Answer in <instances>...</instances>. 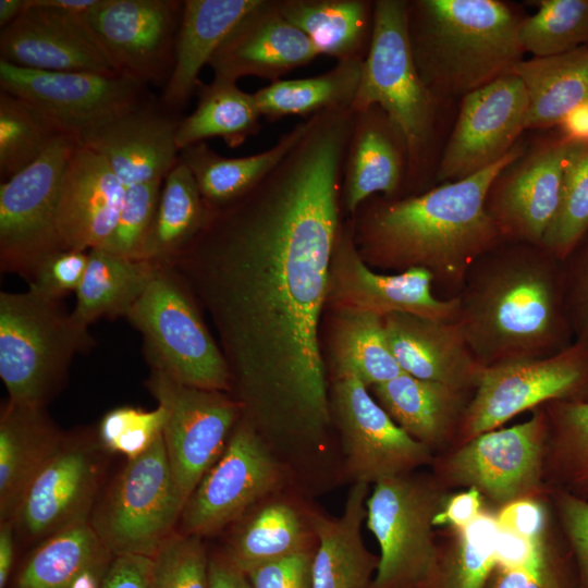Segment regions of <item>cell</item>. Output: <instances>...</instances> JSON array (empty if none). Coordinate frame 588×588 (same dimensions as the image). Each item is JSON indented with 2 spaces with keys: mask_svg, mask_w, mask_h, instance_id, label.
Here are the masks:
<instances>
[{
  "mask_svg": "<svg viewBox=\"0 0 588 588\" xmlns=\"http://www.w3.org/2000/svg\"><path fill=\"white\" fill-rule=\"evenodd\" d=\"M64 438L40 407L8 402L0 416V520H11L38 471Z\"/></svg>",
  "mask_w": 588,
  "mask_h": 588,
  "instance_id": "31",
  "label": "cell"
},
{
  "mask_svg": "<svg viewBox=\"0 0 588 588\" xmlns=\"http://www.w3.org/2000/svg\"><path fill=\"white\" fill-rule=\"evenodd\" d=\"M528 109L526 88L513 72L463 97L436 179L462 180L502 159L526 128Z\"/></svg>",
  "mask_w": 588,
  "mask_h": 588,
  "instance_id": "18",
  "label": "cell"
},
{
  "mask_svg": "<svg viewBox=\"0 0 588 588\" xmlns=\"http://www.w3.org/2000/svg\"><path fill=\"white\" fill-rule=\"evenodd\" d=\"M98 0H28L30 4L86 14Z\"/></svg>",
  "mask_w": 588,
  "mask_h": 588,
  "instance_id": "63",
  "label": "cell"
},
{
  "mask_svg": "<svg viewBox=\"0 0 588 588\" xmlns=\"http://www.w3.org/2000/svg\"><path fill=\"white\" fill-rule=\"evenodd\" d=\"M196 93L195 110L179 123V150L213 137L236 148L259 132L262 115L255 96L238 88L236 82L220 78L209 84L199 82Z\"/></svg>",
  "mask_w": 588,
  "mask_h": 588,
  "instance_id": "37",
  "label": "cell"
},
{
  "mask_svg": "<svg viewBox=\"0 0 588 588\" xmlns=\"http://www.w3.org/2000/svg\"><path fill=\"white\" fill-rule=\"evenodd\" d=\"M88 264V252L60 249L48 256L28 281L35 293L59 301L76 292Z\"/></svg>",
  "mask_w": 588,
  "mask_h": 588,
  "instance_id": "52",
  "label": "cell"
},
{
  "mask_svg": "<svg viewBox=\"0 0 588 588\" xmlns=\"http://www.w3.org/2000/svg\"><path fill=\"white\" fill-rule=\"evenodd\" d=\"M125 318L142 334L151 369L185 385L228 392L231 375L191 292L170 266H158Z\"/></svg>",
  "mask_w": 588,
  "mask_h": 588,
  "instance_id": "7",
  "label": "cell"
},
{
  "mask_svg": "<svg viewBox=\"0 0 588 588\" xmlns=\"http://www.w3.org/2000/svg\"><path fill=\"white\" fill-rule=\"evenodd\" d=\"M538 5L519 23L524 52L542 58L588 46V0H541Z\"/></svg>",
  "mask_w": 588,
  "mask_h": 588,
  "instance_id": "45",
  "label": "cell"
},
{
  "mask_svg": "<svg viewBox=\"0 0 588 588\" xmlns=\"http://www.w3.org/2000/svg\"><path fill=\"white\" fill-rule=\"evenodd\" d=\"M185 504L161 434L142 455L127 460L89 523L114 556L152 559L175 534Z\"/></svg>",
  "mask_w": 588,
  "mask_h": 588,
  "instance_id": "10",
  "label": "cell"
},
{
  "mask_svg": "<svg viewBox=\"0 0 588 588\" xmlns=\"http://www.w3.org/2000/svg\"><path fill=\"white\" fill-rule=\"evenodd\" d=\"M547 437L548 418L540 406L522 424L483 432L436 455L431 474L450 491L478 490L494 511L518 499L549 497Z\"/></svg>",
  "mask_w": 588,
  "mask_h": 588,
  "instance_id": "9",
  "label": "cell"
},
{
  "mask_svg": "<svg viewBox=\"0 0 588 588\" xmlns=\"http://www.w3.org/2000/svg\"><path fill=\"white\" fill-rule=\"evenodd\" d=\"M498 530L494 510L487 506L466 527L437 531V565L422 588H486L495 568Z\"/></svg>",
  "mask_w": 588,
  "mask_h": 588,
  "instance_id": "40",
  "label": "cell"
},
{
  "mask_svg": "<svg viewBox=\"0 0 588 588\" xmlns=\"http://www.w3.org/2000/svg\"><path fill=\"white\" fill-rule=\"evenodd\" d=\"M364 60L336 62L329 71L298 79H279L254 93L262 118L289 115L306 119L326 110L352 107Z\"/></svg>",
  "mask_w": 588,
  "mask_h": 588,
  "instance_id": "39",
  "label": "cell"
},
{
  "mask_svg": "<svg viewBox=\"0 0 588 588\" xmlns=\"http://www.w3.org/2000/svg\"><path fill=\"white\" fill-rule=\"evenodd\" d=\"M307 120L280 162L235 201L209 208L168 265L216 327L242 415L283 454L321 452L333 422L318 330L353 113Z\"/></svg>",
  "mask_w": 588,
  "mask_h": 588,
  "instance_id": "1",
  "label": "cell"
},
{
  "mask_svg": "<svg viewBox=\"0 0 588 588\" xmlns=\"http://www.w3.org/2000/svg\"><path fill=\"white\" fill-rule=\"evenodd\" d=\"M522 154L515 146L465 179L403 199H372L365 210L358 208L352 223L360 256L390 266L426 268L450 279L462 277L501 233L487 209V196Z\"/></svg>",
  "mask_w": 588,
  "mask_h": 588,
  "instance_id": "2",
  "label": "cell"
},
{
  "mask_svg": "<svg viewBox=\"0 0 588 588\" xmlns=\"http://www.w3.org/2000/svg\"><path fill=\"white\" fill-rule=\"evenodd\" d=\"M550 501L559 527L572 551L579 588H588V500L553 490Z\"/></svg>",
  "mask_w": 588,
  "mask_h": 588,
  "instance_id": "51",
  "label": "cell"
},
{
  "mask_svg": "<svg viewBox=\"0 0 588 588\" xmlns=\"http://www.w3.org/2000/svg\"><path fill=\"white\" fill-rule=\"evenodd\" d=\"M63 133L27 101L0 91V177L7 181L34 163Z\"/></svg>",
  "mask_w": 588,
  "mask_h": 588,
  "instance_id": "44",
  "label": "cell"
},
{
  "mask_svg": "<svg viewBox=\"0 0 588 588\" xmlns=\"http://www.w3.org/2000/svg\"><path fill=\"white\" fill-rule=\"evenodd\" d=\"M313 42L280 12L278 0H261L232 29L209 62L213 78L256 76L270 83L318 57Z\"/></svg>",
  "mask_w": 588,
  "mask_h": 588,
  "instance_id": "23",
  "label": "cell"
},
{
  "mask_svg": "<svg viewBox=\"0 0 588 588\" xmlns=\"http://www.w3.org/2000/svg\"><path fill=\"white\" fill-rule=\"evenodd\" d=\"M167 413L157 405L145 411L119 406L103 415L98 426V443L103 450L135 458L146 452L162 434Z\"/></svg>",
  "mask_w": 588,
  "mask_h": 588,
  "instance_id": "48",
  "label": "cell"
},
{
  "mask_svg": "<svg viewBox=\"0 0 588 588\" xmlns=\"http://www.w3.org/2000/svg\"><path fill=\"white\" fill-rule=\"evenodd\" d=\"M330 399L354 482L375 485L431 465L433 453L399 427L357 377L335 376Z\"/></svg>",
  "mask_w": 588,
  "mask_h": 588,
  "instance_id": "15",
  "label": "cell"
},
{
  "mask_svg": "<svg viewBox=\"0 0 588 588\" xmlns=\"http://www.w3.org/2000/svg\"><path fill=\"white\" fill-rule=\"evenodd\" d=\"M559 126L561 137L575 144L588 145V102L569 111Z\"/></svg>",
  "mask_w": 588,
  "mask_h": 588,
  "instance_id": "60",
  "label": "cell"
},
{
  "mask_svg": "<svg viewBox=\"0 0 588 588\" xmlns=\"http://www.w3.org/2000/svg\"><path fill=\"white\" fill-rule=\"evenodd\" d=\"M25 9V0H0L1 29L12 23Z\"/></svg>",
  "mask_w": 588,
  "mask_h": 588,
  "instance_id": "64",
  "label": "cell"
},
{
  "mask_svg": "<svg viewBox=\"0 0 588 588\" xmlns=\"http://www.w3.org/2000/svg\"><path fill=\"white\" fill-rule=\"evenodd\" d=\"M281 14L302 30L319 56L364 60L373 27L375 1L278 0Z\"/></svg>",
  "mask_w": 588,
  "mask_h": 588,
  "instance_id": "33",
  "label": "cell"
},
{
  "mask_svg": "<svg viewBox=\"0 0 588 588\" xmlns=\"http://www.w3.org/2000/svg\"><path fill=\"white\" fill-rule=\"evenodd\" d=\"M333 336L335 376L353 375L367 388L403 373L387 339L383 317L340 310Z\"/></svg>",
  "mask_w": 588,
  "mask_h": 588,
  "instance_id": "42",
  "label": "cell"
},
{
  "mask_svg": "<svg viewBox=\"0 0 588 588\" xmlns=\"http://www.w3.org/2000/svg\"><path fill=\"white\" fill-rule=\"evenodd\" d=\"M162 183L163 181H154L126 187L117 225L100 249L122 257L140 259Z\"/></svg>",
  "mask_w": 588,
  "mask_h": 588,
  "instance_id": "49",
  "label": "cell"
},
{
  "mask_svg": "<svg viewBox=\"0 0 588 588\" xmlns=\"http://www.w3.org/2000/svg\"><path fill=\"white\" fill-rule=\"evenodd\" d=\"M487 507L480 492L474 488L452 491L433 518L434 527L463 528L473 523Z\"/></svg>",
  "mask_w": 588,
  "mask_h": 588,
  "instance_id": "56",
  "label": "cell"
},
{
  "mask_svg": "<svg viewBox=\"0 0 588 588\" xmlns=\"http://www.w3.org/2000/svg\"><path fill=\"white\" fill-rule=\"evenodd\" d=\"M0 86L37 108L75 140L88 128L147 98L146 85L131 77L39 71L3 60Z\"/></svg>",
  "mask_w": 588,
  "mask_h": 588,
  "instance_id": "17",
  "label": "cell"
},
{
  "mask_svg": "<svg viewBox=\"0 0 588 588\" xmlns=\"http://www.w3.org/2000/svg\"><path fill=\"white\" fill-rule=\"evenodd\" d=\"M572 146L561 136L540 146L499 183L488 211L501 232L541 245L559 206Z\"/></svg>",
  "mask_w": 588,
  "mask_h": 588,
  "instance_id": "25",
  "label": "cell"
},
{
  "mask_svg": "<svg viewBox=\"0 0 588 588\" xmlns=\"http://www.w3.org/2000/svg\"><path fill=\"white\" fill-rule=\"evenodd\" d=\"M451 492L431 471L372 485L366 525L380 554L371 588H422L430 580L439 552L433 518Z\"/></svg>",
  "mask_w": 588,
  "mask_h": 588,
  "instance_id": "8",
  "label": "cell"
},
{
  "mask_svg": "<svg viewBox=\"0 0 588 588\" xmlns=\"http://www.w3.org/2000/svg\"><path fill=\"white\" fill-rule=\"evenodd\" d=\"M145 385L167 413L162 431L166 451L187 502L223 452L242 407L225 392L185 385L156 369H150Z\"/></svg>",
  "mask_w": 588,
  "mask_h": 588,
  "instance_id": "14",
  "label": "cell"
},
{
  "mask_svg": "<svg viewBox=\"0 0 588 588\" xmlns=\"http://www.w3.org/2000/svg\"><path fill=\"white\" fill-rule=\"evenodd\" d=\"M408 173L402 136L377 106L355 112L345 154L341 204L352 217L377 193L393 197Z\"/></svg>",
  "mask_w": 588,
  "mask_h": 588,
  "instance_id": "27",
  "label": "cell"
},
{
  "mask_svg": "<svg viewBox=\"0 0 588 588\" xmlns=\"http://www.w3.org/2000/svg\"><path fill=\"white\" fill-rule=\"evenodd\" d=\"M486 588H579L576 564L556 518L528 562L494 569Z\"/></svg>",
  "mask_w": 588,
  "mask_h": 588,
  "instance_id": "47",
  "label": "cell"
},
{
  "mask_svg": "<svg viewBox=\"0 0 588 588\" xmlns=\"http://www.w3.org/2000/svg\"><path fill=\"white\" fill-rule=\"evenodd\" d=\"M14 535L12 520L0 523V588H5L11 576L15 552Z\"/></svg>",
  "mask_w": 588,
  "mask_h": 588,
  "instance_id": "62",
  "label": "cell"
},
{
  "mask_svg": "<svg viewBox=\"0 0 588 588\" xmlns=\"http://www.w3.org/2000/svg\"><path fill=\"white\" fill-rule=\"evenodd\" d=\"M383 324L390 350L404 373L475 390L482 366L457 321L393 313L383 317Z\"/></svg>",
  "mask_w": 588,
  "mask_h": 588,
  "instance_id": "26",
  "label": "cell"
},
{
  "mask_svg": "<svg viewBox=\"0 0 588 588\" xmlns=\"http://www.w3.org/2000/svg\"><path fill=\"white\" fill-rule=\"evenodd\" d=\"M152 567L148 556H114L102 588H152Z\"/></svg>",
  "mask_w": 588,
  "mask_h": 588,
  "instance_id": "57",
  "label": "cell"
},
{
  "mask_svg": "<svg viewBox=\"0 0 588 588\" xmlns=\"http://www.w3.org/2000/svg\"><path fill=\"white\" fill-rule=\"evenodd\" d=\"M283 481L281 461L242 415L223 452L187 500L180 532L215 535L278 493Z\"/></svg>",
  "mask_w": 588,
  "mask_h": 588,
  "instance_id": "12",
  "label": "cell"
},
{
  "mask_svg": "<svg viewBox=\"0 0 588 588\" xmlns=\"http://www.w3.org/2000/svg\"><path fill=\"white\" fill-rule=\"evenodd\" d=\"M152 588H208L203 538L175 532L152 558Z\"/></svg>",
  "mask_w": 588,
  "mask_h": 588,
  "instance_id": "50",
  "label": "cell"
},
{
  "mask_svg": "<svg viewBox=\"0 0 588 588\" xmlns=\"http://www.w3.org/2000/svg\"><path fill=\"white\" fill-rule=\"evenodd\" d=\"M182 11L179 0H98L84 20L119 75L166 86Z\"/></svg>",
  "mask_w": 588,
  "mask_h": 588,
  "instance_id": "16",
  "label": "cell"
},
{
  "mask_svg": "<svg viewBox=\"0 0 588 588\" xmlns=\"http://www.w3.org/2000/svg\"><path fill=\"white\" fill-rule=\"evenodd\" d=\"M314 552L315 549L301 551L254 566L245 573L253 588H313Z\"/></svg>",
  "mask_w": 588,
  "mask_h": 588,
  "instance_id": "53",
  "label": "cell"
},
{
  "mask_svg": "<svg viewBox=\"0 0 588 588\" xmlns=\"http://www.w3.org/2000/svg\"><path fill=\"white\" fill-rule=\"evenodd\" d=\"M372 390L393 421L434 456L453 448L474 393L404 372Z\"/></svg>",
  "mask_w": 588,
  "mask_h": 588,
  "instance_id": "29",
  "label": "cell"
},
{
  "mask_svg": "<svg viewBox=\"0 0 588 588\" xmlns=\"http://www.w3.org/2000/svg\"><path fill=\"white\" fill-rule=\"evenodd\" d=\"M182 118L145 98L82 133L76 142L110 166L125 187L163 181L179 161Z\"/></svg>",
  "mask_w": 588,
  "mask_h": 588,
  "instance_id": "21",
  "label": "cell"
},
{
  "mask_svg": "<svg viewBox=\"0 0 588 588\" xmlns=\"http://www.w3.org/2000/svg\"><path fill=\"white\" fill-rule=\"evenodd\" d=\"M261 0H185L174 64L160 102L179 113L199 84V73L238 22Z\"/></svg>",
  "mask_w": 588,
  "mask_h": 588,
  "instance_id": "30",
  "label": "cell"
},
{
  "mask_svg": "<svg viewBox=\"0 0 588 588\" xmlns=\"http://www.w3.org/2000/svg\"><path fill=\"white\" fill-rule=\"evenodd\" d=\"M541 538L531 540L499 527L495 541L494 569L514 568L528 562L537 551Z\"/></svg>",
  "mask_w": 588,
  "mask_h": 588,
  "instance_id": "58",
  "label": "cell"
},
{
  "mask_svg": "<svg viewBox=\"0 0 588 588\" xmlns=\"http://www.w3.org/2000/svg\"><path fill=\"white\" fill-rule=\"evenodd\" d=\"M309 513L278 493L238 522L225 551L245 571L316 547Z\"/></svg>",
  "mask_w": 588,
  "mask_h": 588,
  "instance_id": "32",
  "label": "cell"
},
{
  "mask_svg": "<svg viewBox=\"0 0 588 588\" xmlns=\"http://www.w3.org/2000/svg\"><path fill=\"white\" fill-rule=\"evenodd\" d=\"M519 23L497 0L407 1L413 59L436 106L511 73L523 60Z\"/></svg>",
  "mask_w": 588,
  "mask_h": 588,
  "instance_id": "3",
  "label": "cell"
},
{
  "mask_svg": "<svg viewBox=\"0 0 588 588\" xmlns=\"http://www.w3.org/2000/svg\"><path fill=\"white\" fill-rule=\"evenodd\" d=\"M157 267L145 259L90 249L71 317L85 328L99 318L125 317L148 286Z\"/></svg>",
  "mask_w": 588,
  "mask_h": 588,
  "instance_id": "36",
  "label": "cell"
},
{
  "mask_svg": "<svg viewBox=\"0 0 588 588\" xmlns=\"http://www.w3.org/2000/svg\"><path fill=\"white\" fill-rule=\"evenodd\" d=\"M106 551L89 522L69 527L40 542L19 572L15 588H66Z\"/></svg>",
  "mask_w": 588,
  "mask_h": 588,
  "instance_id": "43",
  "label": "cell"
},
{
  "mask_svg": "<svg viewBox=\"0 0 588 588\" xmlns=\"http://www.w3.org/2000/svg\"><path fill=\"white\" fill-rule=\"evenodd\" d=\"M125 189L100 155L77 144L59 189L57 232L61 249L99 248L117 225Z\"/></svg>",
  "mask_w": 588,
  "mask_h": 588,
  "instance_id": "24",
  "label": "cell"
},
{
  "mask_svg": "<svg viewBox=\"0 0 588 588\" xmlns=\"http://www.w3.org/2000/svg\"><path fill=\"white\" fill-rule=\"evenodd\" d=\"M94 345L88 328L58 301L29 289L0 293V378L9 402L44 408L63 384L74 356Z\"/></svg>",
  "mask_w": 588,
  "mask_h": 588,
  "instance_id": "5",
  "label": "cell"
},
{
  "mask_svg": "<svg viewBox=\"0 0 588 588\" xmlns=\"http://www.w3.org/2000/svg\"><path fill=\"white\" fill-rule=\"evenodd\" d=\"M434 274L421 267L394 275L371 271L360 256L353 223L341 225L333 248L328 297L338 310L372 313L384 317L404 313L441 321H457L460 298L439 299L431 292Z\"/></svg>",
  "mask_w": 588,
  "mask_h": 588,
  "instance_id": "19",
  "label": "cell"
},
{
  "mask_svg": "<svg viewBox=\"0 0 588 588\" xmlns=\"http://www.w3.org/2000/svg\"><path fill=\"white\" fill-rule=\"evenodd\" d=\"M77 145L63 134L30 166L0 185V267L27 282L61 249L57 206L61 179Z\"/></svg>",
  "mask_w": 588,
  "mask_h": 588,
  "instance_id": "13",
  "label": "cell"
},
{
  "mask_svg": "<svg viewBox=\"0 0 588 588\" xmlns=\"http://www.w3.org/2000/svg\"><path fill=\"white\" fill-rule=\"evenodd\" d=\"M209 212L191 171L179 159L163 180L140 259L170 265L196 237Z\"/></svg>",
  "mask_w": 588,
  "mask_h": 588,
  "instance_id": "38",
  "label": "cell"
},
{
  "mask_svg": "<svg viewBox=\"0 0 588 588\" xmlns=\"http://www.w3.org/2000/svg\"><path fill=\"white\" fill-rule=\"evenodd\" d=\"M114 555L106 551L83 568L66 588H102Z\"/></svg>",
  "mask_w": 588,
  "mask_h": 588,
  "instance_id": "61",
  "label": "cell"
},
{
  "mask_svg": "<svg viewBox=\"0 0 588 588\" xmlns=\"http://www.w3.org/2000/svg\"><path fill=\"white\" fill-rule=\"evenodd\" d=\"M96 450L86 441L64 438L29 483L11 519L17 536L41 542L69 527L89 522L100 479Z\"/></svg>",
  "mask_w": 588,
  "mask_h": 588,
  "instance_id": "20",
  "label": "cell"
},
{
  "mask_svg": "<svg viewBox=\"0 0 588 588\" xmlns=\"http://www.w3.org/2000/svg\"><path fill=\"white\" fill-rule=\"evenodd\" d=\"M564 302L577 341L588 345V244L563 274Z\"/></svg>",
  "mask_w": 588,
  "mask_h": 588,
  "instance_id": "55",
  "label": "cell"
},
{
  "mask_svg": "<svg viewBox=\"0 0 588 588\" xmlns=\"http://www.w3.org/2000/svg\"><path fill=\"white\" fill-rule=\"evenodd\" d=\"M588 397V345L482 367L453 448L554 401ZM452 448V449H453ZM451 450V449H450ZM449 451V450H448Z\"/></svg>",
  "mask_w": 588,
  "mask_h": 588,
  "instance_id": "11",
  "label": "cell"
},
{
  "mask_svg": "<svg viewBox=\"0 0 588 588\" xmlns=\"http://www.w3.org/2000/svg\"><path fill=\"white\" fill-rule=\"evenodd\" d=\"M369 493L370 485L354 482L340 516L309 513L316 537L313 588H371L379 555L368 550L362 532Z\"/></svg>",
  "mask_w": 588,
  "mask_h": 588,
  "instance_id": "28",
  "label": "cell"
},
{
  "mask_svg": "<svg viewBox=\"0 0 588 588\" xmlns=\"http://www.w3.org/2000/svg\"><path fill=\"white\" fill-rule=\"evenodd\" d=\"M461 299L457 322L479 364L541 357L568 345L563 274L531 258H511ZM543 356V355H542Z\"/></svg>",
  "mask_w": 588,
  "mask_h": 588,
  "instance_id": "4",
  "label": "cell"
},
{
  "mask_svg": "<svg viewBox=\"0 0 588 588\" xmlns=\"http://www.w3.org/2000/svg\"><path fill=\"white\" fill-rule=\"evenodd\" d=\"M208 588H253L247 574L225 551L209 555Z\"/></svg>",
  "mask_w": 588,
  "mask_h": 588,
  "instance_id": "59",
  "label": "cell"
},
{
  "mask_svg": "<svg viewBox=\"0 0 588 588\" xmlns=\"http://www.w3.org/2000/svg\"><path fill=\"white\" fill-rule=\"evenodd\" d=\"M494 513L499 527L531 540L544 536L555 520L550 495L518 499Z\"/></svg>",
  "mask_w": 588,
  "mask_h": 588,
  "instance_id": "54",
  "label": "cell"
},
{
  "mask_svg": "<svg viewBox=\"0 0 588 588\" xmlns=\"http://www.w3.org/2000/svg\"><path fill=\"white\" fill-rule=\"evenodd\" d=\"M85 14L34 5L0 33V60L52 72L119 75L87 26Z\"/></svg>",
  "mask_w": 588,
  "mask_h": 588,
  "instance_id": "22",
  "label": "cell"
},
{
  "mask_svg": "<svg viewBox=\"0 0 588 588\" xmlns=\"http://www.w3.org/2000/svg\"><path fill=\"white\" fill-rule=\"evenodd\" d=\"M548 418L544 481L588 500V397L543 405Z\"/></svg>",
  "mask_w": 588,
  "mask_h": 588,
  "instance_id": "41",
  "label": "cell"
},
{
  "mask_svg": "<svg viewBox=\"0 0 588 588\" xmlns=\"http://www.w3.org/2000/svg\"><path fill=\"white\" fill-rule=\"evenodd\" d=\"M512 72L527 91L526 128L559 125L569 111L588 102V46L522 60Z\"/></svg>",
  "mask_w": 588,
  "mask_h": 588,
  "instance_id": "35",
  "label": "cell"
},
{
  "mask_svg": "<svg viewBox=\"0 0 588 588\" xmlns=\"http://www.w3.org/2000/svg\"><path fill=\"white\" fill-rule=\"evenodd\" d=\"M308 120L297 123L265 151L226 158L205 142L180 150L179 159L191 171L200 195L210 209L224 207L258 184L304 135Z\"/></svg>",
  "mask_w": 588,
  "mask_h": 588,
  "instance_id": "34",
  "label": "cell"
},
{
  "mask_svg": "<svg viewBox=\"0 0 588 588\" xmlns=\"http://www.w3.org/2000/svg\"><path fill=\"white\" fill-rule=\"evenodd\" d=\"M588 232V145L575 144L564 168L556 212L541 245L559 260L567 258Z\"/></svg>",
  "mask_w": 588,
  "mask_h": 588,
  "instance_id": "46",
  "label": "cell"
},
{
  "mask_svg": "<svg viewBox=\"0 0 588 588\" xmlns=\"http://www.w3.org/2000/svg\"><path fill=\"white\" fill-rule=\"evenodd\" d=\"M372 106L384 112L402 136L407 176L415 177L428 162L437 106L413 59L404 0L375 1L371 41L352 109L359 112Z\"/></svg>",
  "mask_w": 588,
  "mask_h": 588,
  "instance_id": "6",
  "label": "cell"
}]
</instances>
